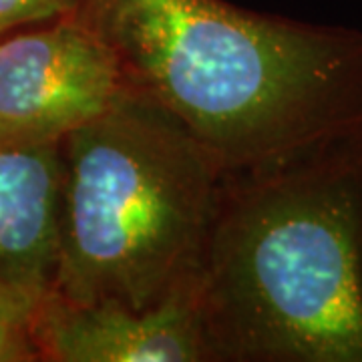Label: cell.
Instances as JSON below:
<instances>
[{
    "instance_id": "1",
    "label": "cell",
    "mask_w": 362,
    "mask_h": 362,
    "mask_svg": "<svg viewBox=\"0 0 362 362\" xmlns=\"http://www.w3.org/2000/svg\"><path fill=\"white\" fill-rule=\"evenodd\" d=\"M194 306L209 362H362V125L221 173Z\"/></svg>"
},
{
    "instance_id": "2",
    "label": "cell",
    "mask_w": 362,
    "mask_h": 362,
    "mask_svg": "<svg viewBox=\"0 0 362 362\" xmlns=\"http://www.w3.org/2000/svg\"><path fill=\"white\" fill-rule=\"evenodd\" d=\"M131 93L157 105L223 171L362 125V30L226 0H73Z\"/></svg>"
},
{
    "instance_id": "3",
    "label": "cell",
    "mask_w": 362,
    "mask_h": 362,
    "mask_svg": "<svg viewBox=\"0 0 362 362\" xmlns=\"http://www.w3.org/2000/svg\"><path fill=\"white\" fill-rule=\"evenodd\" d=\"M223 169L135 93L63 139L52 294L147 310L194 292Z\"/></svg>"
},
{
    "instance_id": "4",
    "label": "cell",
    "mask_w": 362,
    "mask_h": 362,
    "mask_svg": "<svg viewBox=\"0 0 362 362\" xmlns=\"http://www.w3.org/2000/svg\"><path fill=\"white\" fill-rule=\"evenodd\" d=\"M127 93L109 45L73 14L0 37V141H63Z\"/></svg>"
},
{
    "instance_id": "5",
    "label": "cell",
    "mask_w": 362,
    "mask_h": 362,
    "mask_svg": "<svg viewBox=\"0 0 362 362\" xmlns=\"http://www.w3.org/2000/svg\"><path fill=\"white\" fill-rule=\"evenodd\" d=\"M35 344L39 362H209L194 292L147 310L75 304L45 292Z\"/></svg>"
},
{
    "instance_id": "6",
    "label": "cell",
    "mask_w": 362,
    "mask_h": 362,
    "mask_svg": "<svg viewBox=\"0 0 362 362\" xmlns=\"http://www.w3.org/2000/svg\"><path fill=\"white\" fill-rule=\"evenodd\" d=\"M61 183L63 141H0V278L51 286Z\"/></svg>"
},
{
    "instance_id": "7",
    "label": "cell",
    "mask_w": 362,
    "mask_h": 362,
    "mask_svg": "<svg viewBox=\"0 0 362 362\" xmlns=\"http://www.w3.org/2000/svg\"><path fill=\"white\" fill-rule=\"evenodd\" d=\"M47 290L0 278V362H39L35 324Z\"/></svg>"
},
{
    "instance_id": "8",
    "label": "cell",
    "mask_w": 362,
    "mask_h": 362,
    "mask_svg": "<svg viewBox=\"0 0 362 362\" xmlns=\"http://www.w3.org/2000/svg\"><path fill=\"white\" fill-rule=\"evenodd\" d=\"M73 8V0H0V37L65 16Z\"/></svg>"
}]
</instances>
